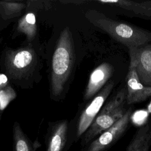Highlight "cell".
Instances as JSON below:
<instances>
[{
    "label": "cell",
    "instance_id": "8",
    "mask_svg": "<svg viewBox=\"0 0 151 151\" xmlns=\"http://www.w3.org/2000/svg\"><path fill=\"white\" fill-rule=\"evenodd\" d=\"M126 81L127 104H133L139 103L151 97V86H145L141 83L136 67L131 61L130 62Z\"/></svg>",
    "mask_w": 151,
    "mask_h": 151
},
{
    "label": "cell",
    "instance_id": "10",
    "mask_svg": "<svg viewBox=\"0 0 151 151\" xmlns=\"http://www.w3.org/2000/svg\"><path fill=\"white\" fill-rule=\"evenodd\" d=\"M113 70V67L108 63H103L97 67L90 75L84 99H90L97 94L107 84V81L112 76Z\"/></svg>",
    "mask_w": 151,
    "mask_h": 151
},
{
    "label": "cell",
    "instance_id": "15",
    "mask_svg": "<svg viewBox=\"0 0 151 151\" xmlns=\"http://www.w3.org/2000/svg\"><path fill=\"white\" fill-rule=\"evenodd\" d=\"M16 97V93L9 86H7L4 89L0 90V111L3 110L8 105L9 102L14 100Z\"/></svg>",
    "mask_w": 151,
    "mask_h": 151
},
{
    "label": "cell",
    "instance_id": "11",
    "mask_svg": "<svg viewBox=\"0 0 151 151\" xmlns=\"http://www.w3.org/2000/svg\"><path fill=\"white\" fill-rule=\"evenodd\" d=\"M151 146V124L139 127L134 133L126 151H149Z\"/></svg>",
    "mask_w": 151,
    "mask_h": 151
},
{
    "label": "cell",
    "instance_id": "4",
    "mask_svg": "<svg viewBox=\"0 0 151 151\" xmlns=\"http://www.w3.org/2000/svg\"><path fill=\"white\" fill-rule=\"evenodd\" d=\"M36 62L34 51L31 48L25 47L6 52L4 64L10 77L19 79L30 73Z\"/></svg>",
    "mask_w": 151,
    "mask_h": 151
},
{
    "label": "cell",
    "instance_id": "6",
    "mask_svg": "<svg viewBox=\"0 0 151 151\" xmlns=\"http://www.w3.org/2000/svg\"><path fill=\"white\" fill-rule=\"evenodd\" d=\"M114 87V81H109L95 96L83 111L77 121L76 141H77L90 126Z\"/></svg>",
    "mask_w": 151,
    "mask_h": 151
},
{
    "label": "cell",
    "instance_id": "17",
    "mask_svg": "<svg viewBox=\"0 0 151 151\" xmlns=\"http://www.w3.org/2000/svg\"><path fill=\"white\" fill-rule=\"evenodd\" d=\"M133 12L137 15L151 18V1L138 2Z\"/></svg>",
    "mask_w": 151,
    "mask_h": 151
},
{
    "label": "cell",
    "instance_id": "18",
    "mask_svg": "<svg viewBox=\"0 0 151 151\" xmlns=\"http://www.w3.org/2000/svg\"><path fill=\"white\" fill-rule=\"evenodd\" d=\"M8 80L4 74H0V90L4 89L8 86Z\"/></svg>",
    "mask_w": 151,
    "mask_h": 151
},
{
    "label": "cell",
    "instance_id": "3",
    "mask_svg": "<svg viewBox=\"0 0 151 151\" xmlns=\"http://www.w3.org/2000/svg\"><path fill=\"white\" fill-rule=\"evenodd\" d=\"M126 94V89L123 88L103 106L90 126L81 137L82 149L123 116L127 110L125 109Z\"/></svg>",
    "mask_w": 151,
    "mask_h": 151
},
{
    "label": "cell",
    "instance_id": "13",
    "mask_svg": "<svg viewBox=\"0 0 151 151\" xmlns=\"http://www.w3.org/2000/svg\"><path fill=\"white\" fill-rule=\"evenodd\" d=\"M17 28L19 32L25 34L28 40H33L37 31L35 15L31 12L25 15L19 20Z\"/></svg>",
    "mask_w": 151,
    "mask_h": 151
},
{
    "label": "cell",
    "instance_id": "1",
    "mask_svg": "<svg viewBox=\"0 0 151 151\" xmlns=\"http://www.w3.org/2000/svg\"><path fill=\"white\" fill-rule=\"evenodd\" d=\"M86 17L94 25L128 48L129 51L151 42V32L133 25L114 20L94 10L88 11Z\"/></svg>",
    "mask_w": 151,
    "mask_h": 151
},
{
    "label": "cell",
    "instance_id": "5",
    "mask_svg": "<svg viewBox=\"0 0 151 151\" xmlns=\"http://www.w3.org/2000/svg\"><path fill=\"white\" fill-rule=\"evenodd\" d=\"M132 114L127 110L123 116L109 129L105 130L83 149V151H107L114 145L126 131Z\"/></svg>",
    "mask_w": 151,
    "mask_h": 151
},
{
    "label": "cell",
    "instance_id": "16",
    "mask_svg": "<svg viewBox=\"0 0 151 151\" xmlns=\"http://www.w3.org/2000/svg\"><path fill=\"white\" fill-rule=\"evenodd\" d=\"M97 1L100 3L119 7L132 11H133L138 3L129 0H99Z\"/></svg>",
    "mask_w": 151,
    "mask_h": 151
},
{
    "label": "cell",
    "instance_id": "7",
    "mask_svg": "<svg viewBox=\"0 0 151 151\" xmlns=\"http://www.w3.org/2000/svg\"><path fill=\"white\" fill-rule=\"evenodd\" d=\"M132 62L141 83L145 86H151V42L129 51Z\"/></svg>",
    "mask_w": 151,
    "mask_h": 151
},
{
    "label": "cell",
    "instance_id": "12",
    "mask_svg": "<svg viewBox=\"0 0 151 151\" xmlns=\"http://www.w3.org/2000/svg\"><path fill=\"white\" fill-rule=\"evenodd\" d=\"M40 145L37 140L32 142L24 133L18 122H15L12 129L13 151H36Z\"/></svg>",
    "mask_w": 151,
    "mask_h": 151
},
{
    "label": "cell",
    "instance_id": "9",
    "mask_svg": "<svg viewBox=\"0 0 151 151\" xmlns=\"http://www.w3.org/2000/svg\"><path fill=\"white\" fill-rule=\"evenodd\" d=\"M68 131L67 120L51 124L45 137V151H65L68 149Z\"/></svg>",
    "mask_w": 151,
    "mask_h": 151
},
{
    "label": "cell",
    "instance_id": "2",
    "mask_svg": "<svg viewBox=\"0 0 151 151\" xmlns=\"http://www.w3.org/2000/svg\"><path fill=\"white\" fill-rule=\"evenodd\" d=\"M75 60L72 35L68 28L61 33L53 54L51 67V90L57 96L63 91Z\"/></svg>",
    "mask_w": 151,
    "mask_h": 151
},
{
    "label": "cell",
    "instance_id": "14",
    "mask_svg": "<svg viewBox=\"0 0 151 151\" xmlns=\"http://www.w3.org/2000/svg\"><path fill=\"white\" fill-rule=\"evenodd\" d=\"M24 7L25 4L21 2H0V12L5 18H11L19 15Z\"/></svg>",
    "mask_w": 151,
    "mask_h": 151
}]
</instances>
